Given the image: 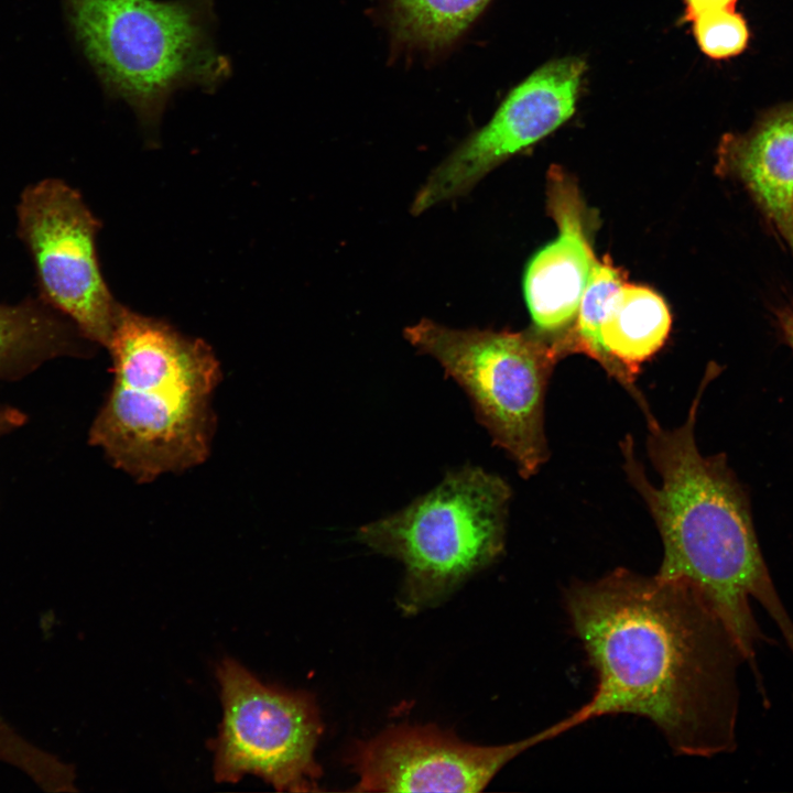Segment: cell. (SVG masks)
Listing matches in <instances>:
<instances>
[{"mask_svg":"<svg viewBox=\"0 0 793 793\" xmlns=\"http://www.w3.org/2000/svg\"><path fill=\"white\" fill-rule=\"evenodd\" d=\"M564 606L597 684L588 703L554 724L557 735L598 717L632 714L652 721L676 754L736 750L738 676L747 660L702 590L618 567L572 583Z\"/></svg>","mask_w":793,"mask_h":793,"instance_id":"cell-1","label":"cell"},{"mask_svg":"<svg viewBox=\"0 0 793 793\" xmlns=\"http://www.w3.org/2000/svg\"><path fill=\"white\" fill-rule=\"evenodd\" d=\"M720 368L706 369L685 422L673 430L645 415L647 448L661 477L648 479L630 435L620 443L623 468L644 500L663 543L658 575L702 590L738 640L756 685L763 686L758 648L772 641L751 609L758 601L779 628L793 656V620L771 578L753 524L749 496L724 453L704 456L695 426L700 400Z\"/></svg>","mask_w":793,"mask_h":793,"instance_id":"cell-2","label":"cell"},{"mask_svg":"<svg viewBox=\"0 0 793 793\" xmlns=\"http://www.w3.org/2000/svg\"><path fill=\"white\" fill-rule=\"evenodd\" d=\"M106 348L113 379L89 444L142 484L204 463L215 425L211 398L221 379L210 346L119 305Z\"/></svg>","mask_w":793,"mask_h":793,"instance_id":"cell-3","label":"cell"},{"mask_svg":"<svg viewBox=\"0 0 793 793\" xmlns=\"http://www.w3.org/2000/svg\"><path fill=\"white\" fill-rule=\"evenodd\" d=\"M72 31L106 91L156 131L174 94L211 93L230 74L216 45L214 0H64Z\"/></svg>","mask_w":793,"mask_h":793,"instance_id":"cell-4","label":"cell"},{"mask_svg":"<svg viewBox=\"0 0 793 793\" xmlns=\"http://www.w3.org/2000/svg\"><path fill=\"white\" fill-rule=\"evenodd\" d=\"M511 495L500 476L465 465L403 509L360 526L356 540L402 562L398 605L415 615L502 554Z\"/></svg>","mask_w":793,"mask_h":793,"instance_id":"cell-5","label":"cell"},{"mask_svg":"<svg viewBox=\"0 0 793 793\" xmlns=\"http://www.w3.org/2000/svg\"><path fill=\"white\" fill-rule=\"evenodd\" d=\"M404 337L466 392L520 476H534L548 458L544 402L553 369L566 356L562 338L534 329H455L427 318L406 327Z\"/></svg>","mask_w":793,"mask_h":793,"instance_id":"cell-6","label":"cell"},{"mask_svg":"<svg viewBox=\"0 0 793 793\" xmlns=\"http://www.w3.org/2000/svg\"><path fill=\"white\" fill-rule=\"evenodd\" d=\"M216 675L224 709L210 743L216 781L235 783L253 774L278 791H319L314 752L323 727L314 698L263 684L230 658L220 661Z\"/></svg>","mask_w":793,"mask_h":793,"instance_id":"cell-7","label":"cell"},{"mask_svg":"<svg viewBox=\"0 0 793 793\" xmlns=\"http://www.w3.org/2000/svg\"><path fill=\"white\" fill-rule=\"evenodd\" d=\"M17 224L34 268L37 296L87 340L107 347L119 304L98 263L99 220L80 193L59 178L30 184L20 195Z\"/></svg>","mask_w":793,"mask_h":793,"instance_id":"cell-8","label":"cell"},{"mask_svg":"<svg viewBox=\"0 0 793 793\" xmlns=\"http://www.w3.org/2000/svg\"><path fill=\"white\" fill-rule=\"evenodd\" d=\"M586 63L551 61L514 86L491 119L465 138L430 174L412 203L414 215L467 194L499 164L561 127L575 112Z\"/></svg>","mask_w":793,"mask_h":793,"instance_id":"cell-9","label":"cell"},{"mask_svg":"<svg viewBox=\"0 0 793 793\" xmlns=\"http://www.w3.org/2000/svg\"><path fill=\"white\" fill-rule=\"evenodd\" d=\"M552 738L547 727L514 742L478 746L434 725L394 726L349 750L358 775L351 791L481 792L508 762Z\"/></svg>","mask_w":793,"mask_h":793,"instance_id":"cell-10","label":"cell"},{"mask_svg":"<svg viewBox=\"0 0 793 793\" xmlns=\"http://www.w3.org/2000/svg\"><path fill=\"white\" fill-rule=\"evenodd\" d=\"M547 207L558 236L530 260L523 291L534 330L558 337L575 321L597 259L586 230L579 191L560 167L551 169L547 176Z\"/></svg>","mask_w":793,"mask_h":793,"instance_id":"cell-11","label":"cell"},{"mask_svg":"<svg viewBox=\"0 0 793 793\" xmlns=\"http://www.w3.org/2000/svg\"><path fill=\"white\" fill-rule=\"evenodd\" d=\"M716 173L741 185L793 257V99L762 109L750 127L723 134Z\"/></svg>","mask_w":793,"mask_h":793,"instance_id":"cell-12","label":"cell"},{"mask_svg":"<svg viewBox=\"0 0 793 793\" xmlns=\"http://www.w3.org/2000/svg\"><path fill=\"white\" fill-rule=\"evenodd\" d=\"M671 322L669 307L658 293L624 282L611 297L600 324L605 370L631 394L643 414L651 410L636 384L637 376L663 347Z\"/></svg>","mask_w":793,"mask_h":793,"instance_id":"cell-13","label":"cell"},{"mask_svg":"<svg viewBox=\"0 0 793 793\" xmlns=\"http://www.w3.org/2000/svg\"><path fill=\"white\" fill-rule=\"evenodd\" d=\"M76 326L37 295L0 303V381H17L59 357L87 352Z\"/></svg>","mask_w":793,"mask_h":793,"instance_id":"cell-14","label":"cell"},{"mask_svg":"<svg viewBox=\"0 0 793 793\" xmlns=\"http://www.w3.org/2000/svg\"><path fill=\"white\" fill-rule=\"evenodd\" d=\"M392 54L436 61L450 53L491 0H378Z\"/></svg>","mask_w":793,"mask_h":793,"instance_id":"cell-15","label":"cell"},{"mask_svg":"<svg viewBox=\"0 0 793 793\" xmlns=\"http://www.w3.org/2000/svg\"><path fill=\"white\" fill-rule=\"evenodd\" d=\"M623 283V274L608 258L602 262L596 261L575 321L564 336L568 354H585L606 369L607 358L600 341V324L611 297Z\"/></svg>","mask_w":793,"mask_h":793,"instance_id":"cell-16","label":"cell"},{"mask_svg":"<svg viewBox=\"0 0 793 793\" xmlns=\"http://www.w3.org/2000/svg\"><path fill=\"white\" fill-rule=\"evenodd\" d=\"M692 23L696 44L711 59H730L749 47L750 26L736 9L704 13Z\"/></svg>","mask_w":793,"mask_h":793,"instance_id":"cell-17","label":"cell"},{"mask_svg":"<svg viewBox=\"0 0 793 793\" xmlns=\"http://www.w3.org/2000/svg\"><path fill=\"white\" fill-rule=\"evenodd\" d=\"M684 11L681 23L692 22L697 17L715 11L735 10L738 0H683Z\"/></svg>","mask_w":793,"mask_h":793,"instance_id":"cell-18","label":"cell"},{"mask_svg":"<svg viewBox=\"0 0 793 793\" xmlns=\"http://www.w3.org/2000/svg\"><path fill=\"white\" fill-rule=\"evenodd\" d=\"M26 423V414L12 405L0 404V438Z\"/></svg>","mask_w":793,"mask_h":793,"instance_id":"cell-19","label":"cell"},{"mask_svg":"<svg viewBox=\"0 0 793 793\" xmlns=\"http://www.w3.org/2000/svg\"><path fill=\"white\" fill-rule=\"evenodd\" d=\"M775 321L784 343L793 352V302L775 309Z\"/></svg>","mask_w":793,"mask_h":793,"instance_id":"cell-20","label":"cell"}]
</instances>
